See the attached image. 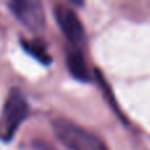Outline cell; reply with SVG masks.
<instances>
[{
    "label": "cell",
    "mask_w": 150,
    "mask_h": 150,
    "mask_svg": "<svg viewBox=\"0 0 150 150\" xmlns=\"http://www.w3.org/2000/svg\"><path fill=\"white\" fill-rule=\"evenodd\" d=\"M67 67L75 79L82 80V82L90 80V74H88L86 61L79 52H73L67 55Z\"/></svg>",
    "instance_id": "5b68a950"
},
{
    "label": "cell",
    "mask_w": 150,
    "mask_h": 150,
    "mask_svg": "<svg viewBox=\"0 0 150 150\" xmlns=\"http://www.w3.org/2000/svg\"><path fill=\"white\" fill-rule=\"evenodd\" d=\"M9 8L18 21L28 29L38 32L45 26V11L36 0H16L9 3Z\"/></svg>",
    "instance_id": "3957f363"
},
{
    "label": "cell",
    "mask_w": 150,
    "mask_h": 150,
    "mask_svg": "<svg viewBox=\"0 0 150 150\" xmlns=\"http://www.w3.org/2000/svg\"><path fill=\"white\" fill-rule=\"evenodd\" d=\"M28 112L29 107L24 96L18 91H12L8 95L0 117V138L4 141L12 140L18 127L26 119Z\"/></svg>",
    "instance_id": "7a4b0ae2"
},
{
    "label": "cell",
    "mask_w": 150,
    "mask_h": 150,
    "mask_svg": "<svg viewBox=\"0 0 150 150\" xmlns=\"http://www.w3.org/2000/svg\"><path fill=\"white\" fill-rule=\"evenodd\" d=\"M54 16L65 37L74 45L82 46L86 41V33L76 13L67 5L59 4L54 8Z\"/></svg>",
    "instance_id": "277c9868"
},
{
    "label": "cell",
    "mask_w": 150,
    "mask_h": 150,
    "mask_svg": "<svg viewBox=\"0 0 150 150\" xmlns=\"http://www.w3.org/2000/svg\"><path fill=\"white\" fill-rule=\"evenodd\" d=\"M23 47L44 65H49L50 61H52L45 46L40 41H23Z\"/></svg>",
    "instance_id": "8992f818"
},
{
    "label": "cell",
    "mask_w": 150,
    "mask_h": 150,
    "mask_svg": "<svg viewBox=\"0 0 150 150\" xmlns=\"http://www.w3.org/2000/svg\"><path fill=\"white\" fill-rule=\"evenodd\" d=\"M53 130L69 150H109L101 138L69 120H54Z\"/></svg>",
    "instance_id": "6da1fadb"
}]
</instances>
